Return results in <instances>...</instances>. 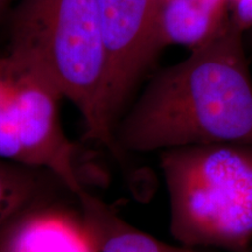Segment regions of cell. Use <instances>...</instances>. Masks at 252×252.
Wrapping results in <instances>:
<instances>
[{
	"instance_id": "obj_1",
	"label": "cell",
	"mask_w": 252,
	"mask_h": 252,
	"mask_svg": "<svg viewBox=\"0 0 252 252\" xmlns=\"http://www.w3.org/2000/svg\"><path fill=\"white\" fill-rule=\"evenodd\" d=\"M220 143L252 145V80L243 32L231 21L153 77L115 130L119 158Z\"/></svg>"
},
{
	"instance_id": "obj_2",
	"label": "cell",
	"mask_w": 252,
	"mask_h": 252,
	"mask_svg": "<svg viewBox=\"0 0 252 252\" xmlns=\"http://www.w3.org/2000/svg\"><path fill=\"white\" fill-rule=\"evenodd\" d=\"M9 52L34 62L83 119L86 137L118 157L110 64L96 0H19Z\"/></svg>"
},
{
	"instance_id": "obj_3",
	"label": "cell",
	"mask_w": 252,
	"mask_h": 252,
	"mask_svg": "<svg viewBox=\"0 0 252 252\" xmlns=\"http://www.w3.org/2000/svg\"><path fill=\"white\" fill-rule=\"evenodd\" d=\"M169 231L185 247L251 252L252 145L207 144L160 152Z\"/></svg>"
},
{
	"instance_id": "obj_4",
	"label": "cell",
	"mask_w": 252,
	"mask_h": 252,
	"mask_svg": "<svg viewBox=\"0 0 252 252\" xmlns=\"http://www.w3.org/2000/svg\"><path fill=\"white\" fill-rule=\"evenodd\" d=\"M61 93L34 62L0 56V159L56 176L75 197L86 190L78 147L60 119Z\"/></svg>"
},
{
	"instance_id": "obj_5",
	"label": "cell",
	"mask_w": 252,
	"mask_h": 252,
	"mask_svg": "<svg viewBox=\"0 0 252 252\" xmlns=\"http://www.w3.org/2000/svg\"><path fill=\"white\" fill-rule=\"evenodd\" d=\"M110 64L113 126L127 109L135 87L157 59V0H96Z\"/></svg>"
},
{
	"instance_id": "obj_6",
	"label": "cell",
	"mask_w": 252,
	"mask_h": 252,
	"mask_svg": "<svg viewBox=\"0 0 252 252\" xmlns=\"http://www.w3.org/2000/svg\"><path fill=\"white\" fill-rule=\"evenodd\" d=\"M6 252H98L78 209L54 198L21 212L0 228Z\"/></svg>"
},
{
	"instance_id": "obj_7",
	"label": "cell",
	"mask_w": 252,
	"mask_h": 252,
	"mask_svg": "<svg viewBox=\"0 0 252 252\" xmlns=\"http://www.w3.org/2000/svg\"><path fill=\"white\" fill-rule=\"evenodd\" d=\"M230 24V0H166L158 7L154 47L195 50L220 35Z\"/></svg>"
},
{
	"instance_id": "obj_8",
	"label": "cell",
	"mask_w": 252,
	"mask_h": 252,
	"mask_svg": "<svg viewBox=\"0 0 252 252\" xmlns=\"http://www.w3.org/2000/svg\"><path fill=\"white\" fill-rule=\"evenodd\" d=\"M76 201L98 252H198L185 245L165 243L141 231L88 189L77 195Z\"/></svg>"
},
{
	"instance_id": "obj_9",
	"label": "cell",
	"mask_w": 252,
	"mask_h": 252,
	"mask_svg": "<svg viewBox=\"0 0 252 252\" xmlns=\"http://www.w3.org/2000/svg\"><path fill=\"white\" fill-rule=\"evenodd\" d=\"M59 188L67 189L52 173L0 159V226L33 204L56 197Z\"/></svg>"
},
{
	"instance_id": "obj_10",
	"label": "cell",
	"mask_w": 252,
	"mask_h": 252,
	"mask_svg": "<svg viewBox=\"0 0 252 252\" xmlns=\"http://www.w3.org/2000/svg\"><path fill=\"white\" fill-rule=\"evenodd\" d=\"M230 21L244 32L252 27V0H230Z\"/></svg>"
},
{
	"instance_id": "obj_11",
	"label": "cell",
	"mask_w": 252,
	"mask_h": 252,
	"mask_svg": "<svg viewBox=\"0 0 252 252\" xmlns=\"http://www.w3.org/2000/svg\"><path fill=\"white\" fill-rule=\"evenodd\" d=\"M12 0H0V18L4 15V13L6 12V9L9 7L11 5Z\"/></svg>"
},
{
	"instance_id": "obj_12",
	"label": "cell",
	"mask_w": 252,
	"mask_h": 252,
	"mask_svg": "<svg viewBox=\"0 0 252 252\" xmlns=\"http://www.w3.org/2000/svg\"><path fill=\"white\" fill-rule=\"evenodd\" d=\"M1 228V226H0ZM0 252H6L4 247H2V243H1V238H0Z\"/></svg>"
},
{
	"instance_id": "obj_13",
	"label": "cell",
	"mask_w": 252,
	"mask_h": 252,
	"mask_svg": "<svg viewBox=\"0 0 252 252\" xmlns=\"http://www.w3.org/2000/svg\"><path fill=\"white\" fill-rule=\"evenodd\" d=\"M166 1V0H157V4H158V7H159V6L160 5H161L162 4V2H165Z\"/></svg>"
}]
</instances>
